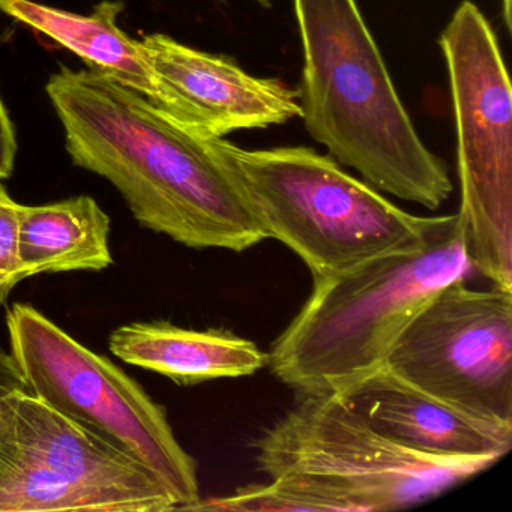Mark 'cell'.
<instances>
[{
	"instance_id": "obj_1",
	"label": "cell",
	"mask_w": 512,
	"mask_h": 512,
	"mask_svg": "<svg viewBox=\"0 0 512 512\" xmlns=\"http://www.w3.org/2000/svg\"><path fill=\"white\" fill-rule=\"evenodd\" d=\"M46 89L73 163L109 181L140 226L194 250L242 253L268 239L215 137L89 70L61 68Z\"/></svg>"
},
{
	"instance_id": "obj_2",
	"label": "cell",
	"mask_w": 512,
	"mask_h": 512,
	"mask_svg": "<svg viewBox=\"0 0 512 512\" xmlns=\"http://www.w3.org/2000/svg\"><path fill=\"white\" fill-rule=\"evenodd\" d=\"M308 134L371 187L436 211L452 193L445 163L413 127L356 0H293Z\"/></svg>"
},
{
	"instance_id": "obj_3",
	"label": "cell",
	"mask_w": 512,
	"mask_h": 512,
	"mask_svg": "<svg viewBox=\"0 0 512 512\" xmlns=\"http://www.w3.org/2000/svg\"><path fill=\"white\" fill-rule=\"evenodd\" d=\"M470 269L458 215L433 217L415 247L314 284L310 299L272 344V374L299 394L344 388L385 364L410 320Z\"/></svg>"
},
{
	"instance_id": "obj_4",
	"label": "cell",
	"mask_w": 512,
	"mask_h": 512,
	"mask_svg": "<svg viewBox=\"0 0 512 512\" xmlns=\"http://www.w3.org/2000/svg\"><path fill=\"white\" fill-rule=\"evenodd\" d=\"M215 146L266 238L292 250L314 284L415 247L433 220L403 211L314 149L247 151L221 137Z\"/></svg>"
},
{
	"instance_id": "obj_5",
	"label": "cell",
	"mask_w": 512,
	"mask_h": 512,
	"mask_svg": "<svg viewBox=\"0 0 512 512\" xmlns=\"http://www.w3.org/2000/svg\"><path fill=\"white\" fill-rule=\"evenodd\" d=\"M254 446L271 481L316 500L325 512L409 508L497 463L410 451L374 430L335 392L301 394Z\"/></svg>"
},
{
	"instance_id": "obj_6",
	"label": "cell",
	"mask_w": 512,
	"mask_h": 512,
	"mask_svg": "<svg viewBox=\"0 0 512 512\" xmlns=\"http://www.w3.org/2000/svg\"><path fill=\"white\" fill-rule=\"evenodd\" d=\"M7 328L11 356L34 397L151 470L178 509L200 499L196 460L176 439L166 409L133 377L32 305L14 304Z\"/></svg>"
},
{
	"instance_id": "obj_7",
	"label": "cell",
	"mask_w": 512,
	"mask_h": 512,
	"mask_svg": "<svg viewBox=\"0 0 512 512\" xmlns=\"http://www.w3.org/2000/svg\"><path fill=\"white\" fill-rule=\"evenodd\" d=\"M448 70L470 268L512 292V92L496 34L470 0L439 38Z\"/></svg>"
},
{
	"instance_id": "obj_8",
	"label": "cell",
	"mask_w": 512,
	"mask_h": 512,
	"mask_svg": "<svg viewBox=\"0 0 512 512\" xmlns=\"http://www.w3.org/2000/svg\"><path fill=\"white\" fill-rule=\"evenodd\" d=\"M386 367L484 421L512 425V292L466 278L436 293L398 335Z\"/></svg>"
},
{
	"instance_id": "obj_9",
	"label": "cell",
	"mask_w": 512,
	"mask_h": 512,
	"mask_svg": "<svg viewBox=\"0 0 512 512\" xmlns=\"http://www.w3.org/2000/svg\"><path fill=\"white\" fill-rule=\"evenodd\" d=\"M160 83V110L206 137L283 125L301 118L299 89L278 79H260L238 64L193 49L164 34L140 40Z\"/></svg>"
},
{
	"instance_id": "obj_10",
	"label": "cell",
	"mask_w": 512,
	"mask_h": 512,
	"mask_svg": "<svg viewBox=\"0 0 512 512\" xmlns=\"http://www.w3.org/2000/svg\"><path fill=\"white\" fill-rule=\"evenodd\" d=\"M16 431L26 457L91 496L101 511L178 509L169 488L151 470L59 415L31 392L16 395Z\"/></svg>"
},
{
	"instance_id": "obj_11",
	"label": "cell",
	"mask_w": 512,
	"mask_h": 512,
	"mask_svg": "<svg viewBox=\"0 0 512 512\" xmlns=\"http://www.w3.org/2000/svg\"><path fill=\"white\" fill-rule=\"evenodd\" d=\"M374 430L436 458H494L512 448V425L469 415L397 376L385 364L335 391Z\"/></svg>"
},
{
	"instance_id": "obj_12",
	"label": "cell",
	"mask_w": 512,
	"mask_h": 512,
	"mask_svg": "<svg viewBox=\"0 0 512 512\" xmlns=\"http://www.w3.org/2000/svg\"><path fill=\"white\" fill-rule=\"evenodd\" d=\"M109 349L125 364L154 371L176 385L251 376L268 353L229 329H187L170 322H134L110 334Z\"/></svg>"
},
{
	"instance_id": "obj_13",
	"label": "cell",
	"mask_w": 512,
	"mask_h": 512,
	"mask_svg": "<svg viewBox=\"0 0 512 512\" xmlns=\"http://www.w3.org/2000/svg\"><path fill=\"white\" fill-rule=\"evenodd\" d=\"M122 10L121 2L104 0L89 16H83L35 0H0V13L46 35L83 59L92 73L133 89L160 109V83L146 61L140 40L119 28Z\"/></svg>"
},
{
	"instance_id": "obj_14",
	"label": "cell",
	"mask_w": 512,
	"mask_h": 512,
	"mask_svg": "<svg viewBox=\"0 0 512 512\" xmlns=\"http://www.w3.org/2000/svg\"><path fill=\"white\" fill-rule=\"evenodd\" d=\"M19 259L25 278L113 265L110 217L89 196L19 211Z\"/></svg>"
},
{
	"instance_id": "obj_15",
	"label": "cell",
	"mask_w": 512,
	"mask_h": 512,
	"mask_svg": "<svg viewBox=\"0 0 512 512\" xmlns=\"http://www.w3.org/2000/svg\"><path fill=\"white\" fill-rule=\"evenodd\" d=\"M26 511H100V506L22 452L16 466L0 473V512Z\"/></svg>"
},
{
	"instance_id": "obj_16",
	"label": "cell",
	"mask_w": 512,
	"mask_h": 512,
	"mask_svg": "<svg viewBox=\"0 0 512 512\" xmlns=\"http://www.w3.org/2000/svg\"><path fill=\"white\" fill-rule=\"evenodd\" d=\"M185 511L229 512H325L316 500L293 493L280 482L248 485L235 493L212 499H199Z\"/></svg>"
},
{
	"instance_id": "obj_17",
	"label": "cell",
	"mask_w": 512,
	"mask_h": 512,
	"mask_svg": "<svg viewBox=\"0 0 512 512\" xmlns=\"http://www.w3.org/2000/svg\"><path fill=\"white\" fill-rule=\"evenodd\" d=\"M19 211V203L0 182V305L26 280L19 259Z\"/></svg>"
},
{
	"instance_id": "obj_18",
	"label": "cell",
	"mask_w": 512,
	"mask_h": 512,
	"mask_svg": "<svg viewBox=\"0 0 512 512\" xmlns=\"http://www.w3.org/2000/svg\"><path fill=\"white\" fill-rule=\"evenodd\" d=\"M22 457L16 431V395L0 401V473L16 466Z\"/></svg>"
},
{
	"instance_id": "obj_19",
	"label": "cell",
	"mask_w": 512,
	"mask_h": 512,
	"mask_svg": "<svg viewBox=\"0 0 512 512\" xmlns=\"http://www.w3.org/2000/svg\"><path fill=\"white\" fill-rule=\"evenodd\" d=\"M16 155V131L5 109L4 101L0 98V182L13 175Z\"/></svg>"
},
{
	"instance_id": "obj_20",
	"label": "cell",
	"mask_w": 512,
	"mask_h": 512,
	"mask_svg": "<svg viewBox=\"0 0 512 512\" xmlns=\"http://www.w3.org/2000/svg\"><path fill=\"white\" fill-rule=\"evenodd\" d=\"M20 392H29L25 377L20 373L11 353L0 349V401Z\"/></svg>"
},
{
	"instance_id": "obj_21",
	"label": "cell",
	"mask_w": 512,
	"mask_h": 512,
	"mask_svg": "<svg viewBox=\"0 0 512 512\" xmlns=\"http://www.w3.org/2000/svg\"><path fill=\"white\" fill-rule=\"evenodd\" d=\"M500 2H502L503 23H505V28L508 29V31H511V26H512L511 0H500Z\"/></svg>"
},
{
	"instance_id": "obj_22",
	"label": "cell",
	"mask_w": 512,
	"mask_h": 512,
	"mask_svg": "<svg viewBox=\"0 0 512 512\" xmlns=\"http://www.w3.org/2000/svg\"><path fill=\"white\" fill-rule=\"evenodd\" d=\"M257 2H262V4H265V2H268V0H257Z\"/></svg>"
}]
</instances>
